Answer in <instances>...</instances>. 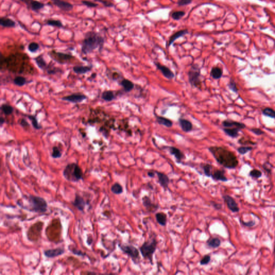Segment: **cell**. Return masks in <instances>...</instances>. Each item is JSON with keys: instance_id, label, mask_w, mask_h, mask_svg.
Wrapping results in <instances>:
<instances>
[{"instance_id": "9c48e42d", "label": "cell", "mask_w": 275, "mask_h": 275, "mask_svg": "<svg viewBox=\"0 0 275 275\" xmlns=\"http://www.w3.org/2000/svg\"><path fill=\"white\" fill-rule=\"evenodd\" d=\"M24 3L28 8L33 11L38 12L44 8L45 4L37 0H19Z\"/></svg>"}, {"instance_id": "f35d334b", "label": "cell", "mask_w": 275, "mask_h": 275, "mask_svg": "<svg viewBox=\"0 0 275 275\" xmlns=\"http://www.w3.org/2000/svg\"><path fill=\"white\" fill-rule=\"evenodd\" d=\"M185 15L186 12H184V11H176L172 13L171 16L174 20H181L183 17H184Z\"/></svg>"}, {"instance_id": "83f0119b", "label": "cell", "mask_w": 275, "mask_h": 275, "mask_svg": "<svg viewBox=\"0 0 275 275\" xmlns=\"http://www.w3.org/2000/svg\"><path fill=\"white\" fill-rule=\"evenodd\" d=\"M223 74V69L218 66L212 67L211 70V76L215 80H219L220 79L221 77H222Z\"/></svg>"}, {"instance_id": "8d00e7d4", "label": "cell", "mask_w": 275, "mask_h": 275, "mask_svg": "<svg viewBox=\"0 0 275 275\" xmlns=\"http://www.w3.org/2000/svg\"><path fill=\"white\" fill-rule=\"evenodd\" d=\"M262 113L263 115L266 116L267 117L275 118V111L270 107H265L262 110Z\"/></svg>"}, {"instance_id": "f6af8a7d", "label": "cell", "mask_w": 275, "mask_h": 275, "mask_svg": "<svg viewBox=\"0 0 275 275\" xmlns=\"http://www.w3.org/2000/svg\"><path fill=\"white\" fill-rule=\"evenodd\" d=\"M228 87H229V89L233 91L235 93H237L239 91V89L237 87V83L233 79H231V80L228 84Z\"/></svg>"}, {"instance_id": "94428289", "label": "cell", "mask_w": 275, "mask_h": 275, "mask_svg": "<svg viewBox=\"0 0 275 275\" xmlns=\"http://www.w3.org/2000/svg\"><path fill=\"white\" fill-rule=\"evenodd\" d=\"M274 251H275V249H274Z\"/></svg>"}, {"instance_id": "ab89813d", "label": "cell", "mask_w": 275, "mask_h": 275, "mask_svg": "<svg viewBox=\"0 0 275 275\" xmlns=\"http://www.w3.org/2000/svg\"><path fill=\"white\" fill-rule=\"evenodd\" d=\"M28 119L30 120L31 121L33 127L35 129H40L42 128L41 126L39 124L38 120H37L36 117L35 116L33 115H28Z\"/></svg>"}, {"instance_id": "277c9868", "label": "cell", "mask_w": 275, "mask_h": 275, "mask_svg": "<svg viewBox=\"0 0 275 275\" xmlns=\"http://www.w3.org/2000/svg\"><path fill=\"white\" fill-rule=\"evenodd\" d=\"M29 208L28 210L36 213H45L47 211V203L41 197L30 195L26 197Z\"/></svg>"}, {"instance_id": "c3c4849f", "label": "cell", "mask_w": 275, "mask_h": 275, "mask_svg": "<svg viewBox=\"0 0 275 275\" xmlns=\"http://www.w3.org/2000/svg\"><path fill=\"white\" fill-rule=\"evenodd\" d=\"M262 172L260 170H257V169H253V170H251L249 172V175L251 177L255 178H260L262 176Z\"/></svg>"}, {"instance_id": "4dcf8cb0", "label": "cell", "mask_w": 275, "mask_h": 275, "mask_svg": "<svg viewBox=\"0 0 275 275\" xmlns=\"http://www.w3.org/2000/svg\"><path fill=\"white\" fill-rule=\"evenodd\" d=\"M200 167L202 169L203 172L206 177H211L212 174L213 166L208 164H202Z\"/></svg>"}, {"instance_id": "ac0fdd59", "label": "cell", "mask_w": 275, "mask_h": 275, "mask_svg": "<svg viewBox=\"0 0 275 275\" xmlns=\"http://www.w3.org/2000/svg\"><path fill=\"white\" fill-rule=\"evenodd\" d=\"M225 171L223 169H215L213 170L212 174L211 175V178L215 181H222L227 182L228 181V178L225 175Z\"/></svg>"}, {"instance_id": "ba28073f", "label": "cell", "mask_w": 275, "mask_h": 275, "mask_svg": "<svg viewBox=\"0 0 275 275\" xmlns=\"http://www.w3.org/2000/svg\"><path fill=\"white\" fill-rule=\"evenodd\" d=\"M49 55L51 58L61 64H65L68 63L69 61L75 58L74 55L71 54L59 52L55 50L50 51L49 53Z\"/></svg>"}, {"instance_id": "b9f144b4", "label": "cell", "mask_w": 275, "mask_h": 275, "mask_svg": "<svg viewBox=\"0 0 275 275\" xmlns=\"http://www.w3.org/2000/svg\"><path fill=\"white\" fill-rule=\"evenodd\" d=\"M51 156L53 159H59L61 157L62 153L58 147L55 146L53 147L52 153L51 154Z\"/></svg>"}, {"instance_id": "7402d4cb", "label": "cell", "mask_w": 275, "mask_h": 275, "mask_svg": "<svg viewBox=\"0 0 275 275\" xmlns=\"http://www.w3.org/2000/svg\"><path fill=\"white\" fill-rule=\"evenodd\" d=\"M120 85L123 87L124 91L125 93H129L134 88L135 85L133 82L129 79H123L120 82Z\"/></svg>"}, {"instance_id": "5b68a950", "label": "cell", "mask_w": 275, "mask_h": 275, "mask_svg": "<svg viewBox=\"0 0 275 275\" xmlns=\"http://www.w3.org/2000/svg\"><path fill=\"white\" fill-rule=\"evenodd\" d=\"M157 246L158 241L154 237L151 241H145L140 247V251L142 256L144 259L148 260L151 264H153V257L157 248Z\"/></svg>"}, {"instance_id": "d590c367", "label": "cell", "mask_w": 275, "mask_h": 275, "mask_svg": "<svg viewBox=\"0 0 275 275\" xmlns=\"http://www.w3.org/2000/svg\"><path fill=\"white\" fill-rule=\"evenodd\" d=\"M1 109L6 115H9L14 111V108L11 105L7 104H3L1 107Z\"/></svg>"}, {"instance_id": "8992f818", "label": "cell", "mask_w": 275, "mask_h": 275, "mask_svg": "<svg viewBox=\"0 0 275 275\" xmlns=\"http://www.w3.org/2000/svg\"><path fill=\"white\" fill-rule=\"evenodd\" d=\"M189 82L192 87L201 90L202 88V81L201 79V70L199 65L196 63L192 64L188 72Z\"/></svg>"}, {"instance_id": "5bb4252c", "label": "cell", "mask_w": 275, "mask_h": 275, "mask_svg": "<svg viewBox=\"0 0 275 275\" xmlns=\"http://www.w3.org/2000/svg\"><path fill=\"white\" fill-rule=\"evenodd\" d=\"M223 199L224 200L225 202L226 203L228 208L233 213L238 212L240 210V208L238 207V204L234 199V198L226 194L223 196Z\"/></svg>"}, {"instance_id": "ffe728a7", "label": "cell", "mask_w": 275, "mask_h": 275, "mask_svg": "<svg viewBox=\"0 0 275 275\" xmlns=\"http://www.w3.org/2000/svg\"><path fill=\"white\" fill-rule=\"evenodd\" d=\"M222 125L224 128H237L240 129H243L246 128V125L244 124L230 120H225L222 122Z\"/></svg>"}, {"instance_id": "db71d44e", "label": "cell", "mask_w": 275, "mask_h": 275, "mask_svg": "<svg viewBox=\"0 0 275 275\" xmlns=\"http://www.w3.org/2000/svg\"><path fill=\"white\" fill-rule=\"evenodd\" d=\"M241 223L245 226L248 227H251L254 226L255 224V221L254 220L249 221L248 222H245L241 220Z\"/></svg>"}, {"instance_id": "4fadbf2b", "label": "cell", "mask_w": 275, "mask_h": 275, "mask_svg": "<svg viewBox=\"0 0 275 275\" xmlns=\"http://www.w3.org/2000/svg\"><path fill=\"white\" fill-rule=\"evenodd\" d=\"M53 4L63 11L68 12L73 10V4L65 0H51Z\"/></svg>"}, {"instance_id": "7a4b0ae2", "label": "cell", "mask_w": 275, "mask_h": 275, "mask_svg": "<svg viewBox=\"0 0 275 275\" xmlns=\"http://www.w3.org/2000/svg\"><path fill=\"white\" fill-rule=\"evenodd\" d=\"M104 43L105 39L101 34L94 31H90L85 35L82 43L81 52L83 55H88L98 49L99 52H101Z\"/></svg>"}, {"instance_id": "681fc988", "label": "cell", "mask_w": 275, "mask_h": 275, "mask_svg": "<svg viewBox=\"0 0 275 275\" xmlns=\"http://www.w3.org/2000/svg\"><path fill=\"white\" fill-rule=\"evenodd\" d=\"M211 261V256L210 255H205L204 257H203L202 260H200L199 263L200 265H204L208 264Z\"/></svg>"}, {"instance_id": "ee69618b", "label": "cell", "mask_w": 275, "mask_h": 275, "mask_svg": "<svg viewBox=\"0 0 275 275\" xmlns=\"http://www.w3.org/2000/svg\"><path fill=\"white\" fill-rule=\"evenodd\" d=\"M239 144L243 145H256V142H253L251 140L248 139L247 138L242 137L239 140Z\"/></svg>"}, {"instance_id": "6da1fadb", "label": "cell", "mask_w": 275, "mask_h": 275, "mask_svg": "<svg viewBox=\"0 0 275 275\" xmlns=\"http://www.w3.org/2000/svg\"><path fill=\"white\" fill-rule=\"evenodd\" d=\"M216 162L228 169H234L238 166L239 161L233 152L221 146H211L208 148Z\"/></svg>"}, {"instance_id": "680465c9", "label": "cell", "mask_w": 275, "mask_h": 275, "mask_svg": "<svg viewBox=\"0 0 275 275\" xmlns=\"http://www.w3.org/2000/svg\"><path fill=\"white\" fill-rule=\"evenodd\" d=\"M155 171H154V170L149 171V172H147V175L148 176V177H154V176L155 175Z\"/></svg>"}, {"instance_id": "d6986e66", "label": "cell", "mask_w": 275, "mask_h": 275, "mask_svg": "<svg viewBox=\"0 0 275 275\" xmlns=\"http://www.w3.org/2000/svg\"><path fill=\"white\" fill-rule=\"evenodd\" d=\"M178 124L182 131L184 132L189 133L191 132L192 130L193 125L192 123L189 120L180 118L178 120Z\"/></svg>"}, {"instance_id": "30bf717a", "label": "cell", "mask_w": 275, "mask_h": 275, "mask_svg": "<svg viewBox=\"0 0 275 275\" xmlns=\"http://www.w3.org/2000/svg\"><path fill=\"white\" fill-rule=\"evenodd\" d=\"M164 148L167 149L170 154L174 156L176 159V161L178 164L182 163V160L186 159V155H184V153L182 152L179 148L174 146H165Z\"/></svg>"}, {"instance_id": "3957f363", "label": "cell", "mask_w": 275, "mask_h": 275, "mask_svg": "<svg viewBox=\"0 0 275 275\" xmlns=\"http://www.w3.org/2000/svg\"><path fill=\"white\" fill-rule=\"evenodd\" d=\"M63 176L70 182H77L83 178V172L80 167L75 163L67 164L63 172Z\"/></svg>"}, {"instance_id": "cb8c5ba5", "label": "cell", "mask_w": 275, "mask_h": 275, "mask_svg": "<svg viewBox=\"0 0 275 275\" xmlns=\"http://www.w3.org/2000/svg\"><path fill=\"white\" fill-rule=\"evenodd\" d=\"M156 121L161 125L164 126L167 128H171L173 125V123L171 120L167 118L164 117L163 116H160L155 115Z\"/></svg>"}, {"instance_id": "2e32d148", "label": "cell", "mask_w": 275, "mask_h": 275, "mask_svg": "<svg viewBox=\"0 0 275 275\" xmlns=\"http://www.w3.org/2000/svg\"><path fill=\"white\" fill-rule=\"evenodd\" d=\"M155 172L158 176V182L160 184V186H162L164 190L168 189L169 184L170 183V180L168 175L164 172L158 171H155Z\"/></svg>"}, {"instance_id": "816d5d0a", "label": "cell", "mask_w": 275, "mask_h": 275, "mask_svg": "<svg viewBox=\"0 0 275 275\" xmlns=\"http://www.w3.org/2000/svg\"><path fill=\"white\" fill-rule=\"evenodd\" d=\"M272 167H273V166H272L271 164H269V162H265V163L263 164V169L268 173H271Z\"/></svg>"}, {"instance_id": "8fae6325", "label": "cell", "mask_w": 275, "mask_h": 275, "mask_svg": "<svg viewBox=\"0 0 275 275\" xmlns=\"http://www.w3.org/2000/svg\"><path fill=\"white\" fill-rule=\"evenodd\" d=\"M142 205L146 208L148 212L154 213L158 210L159 208V205L158 204H155L152 202L151 199L148 196H144L142 198Z\"/></svg>"}, {"instance_id": "f546056e", "label": "cell", "mask_w": 275, "mask_h": 275, "mask_svg": "<svg viewBox=\"0 0 275 275\" xmlns=\"http://www.w3.org/2000/svg\"><path fill=\"white\" fill-rule=\"evenodd\" d=\"M156 220L158 224L162 226H165L167 222V216L164 212H158L156 213Z\"/></svg>"}, {"instance_id": "836d02e7", "label": "cell", "mask_w": 275, "mask_h": 275, "mask_svg": "<svg viewBox=\"0 0 275 275\" xmlns=\"http://www.w3.org/2000/svg\"><path fill=\"white\" fill-rule=\"evenodd\" d=\"M46 24L48 25L49 26H54V27H57V28H63V23L61 22V21L58 20H53V19H49L45 22Z\"/></svg>"}, {"instance_id": "e575fe53", "label": "cell", "mask_w": 275, "mask_h": 275, "mask_svg": "<svg viewBox=\"0 0 275 275\" xmlns=\"http://www.w3.org/2000/svg\"><path fill=\"white\" fill-rule=\"evenodd\" d=\"M112 192L116 194H120L123 192V188L118 183H115L111 188Z\"/></svg>"}, {"instance_id": "7dc6e473", "label": "cell", "mask_w": 275, "mask_h": 275, "mask_svg": "<svg viewBox=\"0 0 275 275\" xmlns=\"http://www.w3.org/2000/svg\"><path fill=\"white\" fill-rule=\"evenodd\" d=\"M81 3L85 5V6L87 7L88 8H96L98 6V4L96 3L95 2H92L90 1H88V0H82Z\"/></svg>"}, {"instance_id": "d4e9b609", "label": "cell", "mask_w": 275, "mask_h": 275, "mask_svg": "<svg viewBox=\"0 0 275 275\" xmlns=\"http://www.w3.org/2000/svg\"><path fill=\"white\" fill-rule=\"evenodd\" d=\"M73 71L78 75L85 74L92 69L91 66H76L73 67Z\"/></svg>"}, {"instance_id": "91938a15", "label": "cell", "mask_w": 275, "mask_h": 275, "mask_svg": "<svg viewBox=\"0 0 275 275\" xmlns=\"http://www.w3.org/2000/svg\"><path fill=\"white\" fill-rule=\"evenodd\" d=\"M0 123H1V125L2 126L3 125V124L4 123V118L3 117L1 118V119H0Z\"/></svg>"}, {"instance_id": "11a10c76", "label": "cell", "mask_w": 275, "mask_h": 275, "mask_svg": "<svg viewBox=\"0 0 275 275\" xmlns=\"http://www.w3.org/2000/svg\"><path fill=\"white\" fill-rule=\"evenodd\" d=\"M210 203L212 205V206L213 207H215L216 210H220L221 207H222V205L220 204L216 203L215 202H211Z\"/></svg>"}, {"instance_id": "1f68e13d", "label": "cell", "mask_w": 275, "mask_h": 275, "mask_svg": "<svg viewBox=\"0 0 275 275\" xmlns=\"http://www.w3.org/2000/svg\"><path fill=\"white\" fill-rule=\"evenodd\" d=\"M102 98L105 101L111 102L115 98V94L111 90L104 91L102 94Z\"/></svg>"}, {"instance_id": "60d3db41", "label": "cell", "mask_w": 275, "mask_h": 275, "mask_svg": "<svg viewBox=\"0 0 275 275\" xmlns=\"http://www.w3.org/2000/svg\"><path fill=\"white\" fill-rule=\"evenodd\" d=\"M28 49L30 52H36L39 49V45L36 42H31L28 44Z\"/></svg>"}, {"instance_id": "f5cc1de1", "label": "cell", "mask_w": 275, "mask_h": 275, "mask_svg": "<svg viewBox=\"0 0 275 275\" xmlns=\"http://www.w3.org/2000/svg\"><path fill=\"white\" fill-rule=\"evenodd\" d=\"M251 131L257 136H261L262 134L264 133V132L262 130H261L259 128H253L251 129Z\"/></svg>"}, {"instance_id": "d6a6232c", "label": "cell", "mask_w": 275, "mask_h": 275, "mask_svg": "<svg viewBox=\"0 0 275 275\" xmlns=\"http://www.w3.org/2000/svg\"><path fill=\"white\" fill-rule=\"evenodd\" d=\"M207 245L211 248H218L221 245V241L218 238H213L207 241Z\"/></svg>"}, {"instance_id": "52a82bcc", "label": "cell", "mask_w": 275, "mask_h": 275, "mask_svg": "<svg viewBox=\"0 0 275 275\" xmlns=\"http://www.w3.org/2000/svg\"><path fill=\"white\" fill-rule=\"evenodd\" d=\"M118 246L124 253L128 255L133 262L134 264H137L139 262V251L134 246L128 244H119Z\"/></svg>"}, {"instance_id": "603a6c76", "label": "cell", "mask_w": 275, "mask_h": 275, "mask_svg": "<svg viewBox=\"0 0 275 275\" xmlns=\"http://www.w3.org/2000/svg\"><path fill=\"white\" fill-rule=\"evenodd\" d=\"M0 25L4 28H13L16 27V23L11 18L7 17H1L0 18Z\"/></svg>"}, {"instance_id": "e0dca14e", "label": "cell", "mask_w": 275, "mask_h": 275, "mask_svg": "<svg viewBox=\"0 0 275 275\" xmlns=\"http://www.w3.org/2000/svg\"><path fill=\"white\" fill-rule=\"evenodd\" d=\"M65 252L63 248H57L55 249H48L44 251L45 256L48 258H54V257L59 256L60 255H63Z\"/></svg>"}, {"instance_id": "484cf974", "label": "cell", "mask_w": 275, "mask_h": 275, "mask_svg": "<svg viewBox=\"0 0 275 275\" xmlns=\"http://www.w3.org/2000/svg\"><path fill=\"white\" fill-rule=\"evenodd\" d=\"M186 33H188V30H182L178 31L175 33H174V34L172 35L169 38V40L168 41V46H170L171 45L174 43L176 39L180 38L181 37L183 36L184 35H186Z\"/></svg>"}, {"instance_id": "7c38bea8", "label": "cell", "mask_w": 275, "mask_h": 275, "mask_svg": "<svg viewBox=\"0 0 275 275\" xmlns=\"http://www.w3.org/2000/svg\"><path fill=\"white\" fill-rule=\"evenodd\" d=\"M154 64L158 70H159L161 72L162 75H164L166 79L170 80L175 77V74L174 72L167 66L162 65L159 62H154Z\"/></svg>"}, {"instance_id": "bcb514c9", "label": "cell", "mask_w": 275, "mask_h": 275, "mask_svg": "<svg viewBox=\"0 0 275 275\" xmlns=\"http://www.w3.org/2000/svg\"><path fill=\"white\" fill-rule=\"evenodd\" d=\"M95 2H98L107 8H111L114 6V3L110 0H94Z\"/></svg>"}, {"instance_id": "9a60e30c", "label": "cell", "mask_w": 275, "mask_h": 275, "mask_svg": "<svg viewBox=\"0 0 275 275\" xmlns=\"http://www.w3.org/2000/svg\"><path fill=\"white\" fill-rule=\"evenodd\" d=\"M87 98V96L83 94H73L72 95L64 96L62 98V99L63 101L69 102L71 103H79L82 102L84 100H85Z\"/></svg>"}, {"instance_id": "6f0895ef", "label": "cell", "mask_w": 275, "mask_h": 275, "mask_svg": "<svg viewBox=\"0 0 275 275\" xmlns=\"http://www.w3.org/2000/svg\"><path fill=\"white\" fill-rule=\"evenodd\" d=\"M72 252H73L74 254L78 255V256H83V255H85V254H83L82 251H79V250H75L74 249V250L72 251Z\"/></svg>"}, {"instance_id": "4316f807", "label": "cell", "mask_w": 275, "mask_h": 275, "mask_svg": "<svg viewBox=\"0 0 275 275\" xmlns=\"http://www.w3.org/2000/svg\"><path fill=\"white\" fill-rule=\"evenodd\" d=\"M223 131L225 133L230 137L235 138L239 136V132L241 129L237 128H224Z\"/></svg>"}, {"instance_id": "f1b7e54d", "label": "cell", "mask_w": 275, "mask_h": 275, "mask_svg": "<svg viewBox=\"0 0 275 275\" xmlns=\"http://www.w3.org/2000/svg\"><path fill=\"white\" fill-rule=\"evenodd\" d=\"M37 65L39 68L42 70H45L48 68V65L47 64L46 61L45 60L43 55H39L36 57L34 59Z\"/></svg>"}, {"instance_id": "74e56055", "label": "cell", "mask_w": 275, "mask_h": 275, "mask_svg": "<svg viewBox=\"0 0 275 275\" xmlns=\"http://www.w3.org/2000/svg\"><path fill=\"white\" fill-rule=\"evenodd\" d=\"M14 83L15 85L19 87H22L26 84V80L25 77L23 76H17L14 79Z\"/></svg>"}, {"instance_id": "44dd1931", "label": "cell", "mask_w": 275, "mask_h": 275, "mask_svg": "<svg viewBox=\"0 0 275 275\" xmlns=\"http://www.w3.org/2000/svg\"><path fill=\"white\" fill-rule=\"evenodd\" d=\"M72 204L79 211H83L87 204V203L81 196L78 194H76L75 200Z\"/></svg>"}, {"instance_id": "9f6ffc18", "label": "cell", "mask_w": 275, "mask_h": 275, "mask_svg": "<svg viewBox=\"0 0 275 275\" xmlns=\"http://www.w3.org/2000/svg\"><path fill=\"white\" fill-rule=\"evenodd\" d=\"M20 125L22 126L23 128H28L30 126V124L28 123V121H26L25 119H22L20 122Z\"/></svg>"}, {"instance_id": "f907efd6", "label": "cell", "mask_w": 275, "mask_h": 275, "mask_svg": "<svg viewBox=\"0 0 275 275\" xmlns=\"http://www.w3.org/2000/svg\"><path fill=\"white\" fill-rule=\"evenodd\" d=\"M193 0H178L177 4L178 6H184L190 4Z\"/></svg>"}, {"instance_id": "7bdbcfd3", "label": "cell", "mask_w": 275, "mask_h": 275, "mask_svg": "<svg viewBox=\"0 0 275 275\" xmlns=\"http://www.w3.org/2000/svg\"><path fill=\"white\" fill-rule=\"evenodd\" d=\"M252 150H253V147H251V146H241L237 149V151L241 155H244L249 151H251Z\"/></svg>"}]
</instances>
